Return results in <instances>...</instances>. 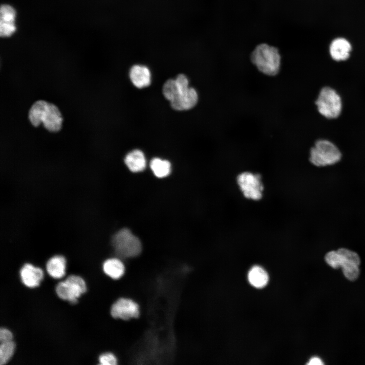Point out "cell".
I'll use <instances>...</instances> for the list:
<instances>
[{
    "mask_svg": "<svg viewBox=\"0 0 365 365\" xmlns=\"http://www.w3.org/2000/svg\"><path fill=\"white\" fill-rule=\"evenodd\" d=\"M28 119L33 126L43 124L47 130L52 132L59 131L63 122L59 108L55 104L42 100L35 101L31 105Z\"/></svg>",
    "mask_w": 365,
    "mask_h": 365,
    "instance_id": "6da1fadb",
    "label": "cell"
},
{
    "mask_svg": "<svg viewBox=\"0 0 365 365\" xmlns=\"http://www.w3.org/2000/svg\"><path fill=\"white\" fill-rule=\"evenodd\" d=\"M99 362L102 365H115L117 363V360L113 354L105 353L99 356Z\"/></svg>",
    "mask_w": 365,
    "mask_h": 365,
    "instance_id": "cb8c5ba5",
    "label": "cell"
},
{
    "mask_svg": "<svg viewBox=\"0 0 365 365\" xmlns=\"http://www.w3.org/2000/svg\"><path fill=\"white\" fill-rule=\"evenodd\" d=\"M342 154L338 147L326 139L317 140L310 150L309 161L313 165H332L340 161Z\"/></svg>",
    "mask_w": 365,
    "mask_h": 365,
    "instance_id": "3957f363",
    "label": "cell"
},
{
    "mask_svg": "<svg viewBox=\"0 0 365 365\" xmlns=\"http://www.w3.org/2000/svg\"><path fill=\"white\" fill-rule=\"evenodd\" d=\"M104 272L113 279H117L123 275L125 267L122 262L117 258L106 260L103 264Z\"/></svg>",
    "mask_w": 365,
    "mask_h": 365,
    "instance_id": "2e32d148",
    "label": "cell"
},
{
    "mask_svg": "<svg viewBox=\"0 0 365 365\" xmlns=\"http://www.w3.org/2000/svg\"><path fill=\"white\" fill-rule=\"evenodd\" d=\"M308 364H318L321 365L323 364V363L322 362V360L321 359L318 357H312L310 360H309V362L307 363Z\"/></svg>",
    "mask_w": 365,
    "mask_h": 365,
    "instance_id": "4316f807",
    "label": "cell"
},
{
    "mask_svg": "<svg viewBox=\"0 0 365 365\" xmlns=\"http://www.w3.org/2000/svg\"><path fill=\"white\" fill-rule=\"evenodd\" d=\"M249 283L257 288L264 287L268 281V275L266 271L259 266H254L251 268L248 274Z\"/></svg>",
    "mask_w": 365,
    "mask_h": 365,
    "instance_id": "e0dca14e",
    "label": "cell"
},
{
    "mask_svg": "<svg viewBox=\"0 0 365 365\" xmlns=\"http://www.w3.org/2000/svg\"><path fill=\"white\" fill-rule=\"evenodd\" d=\"M22 282L27 287L33 288L39 285L44 276L41 269L30 264H25L20 271Z\"/></svg>",
    "mask_w": 365,
    "mask_h": 365,
    "instance_id": "8fae6325",
    "label": "cell"
},
{
    "mask_svg": "<svg viewBox=\"0 0 365 365\" xmlns=\"http://www.w3.org/2000/svg\"><path fill=\"white\" fill-rule=\"evenodd\" d=\"M198 95L196 90L189 87L181 92L176 98L170 101L171 107L176 111H181L190 110L197 103Z\"/></svg>",
    "mask_w": 365,
    "mask_h": 365,
    "instance_id": "30bf717a",
    "label": "cell"
},
{
    "mask_svg": "<svg viewBox=\"0 0 365 365\" xmlns=\"http://www.w3.org/2000/svg\"><path fill=\"white\" fill-rule=\"evenodd\" d=\"M66 261L61 256H55L50 259L46 264L48 273L54 278H62L65 273Z\"/></svg>",
    "mask_w": 365,
    "mask_h": 365,
    "instance_id": "9a60e30c",
    "label": "cell"
},
{
    "mask_svg": "<svg viewBox=\"0 0 365 365\" xmlns=\"http://www.w3.org/2000/svg\"><path fill=\"white\" fill-rule=\"evenodd\" d=\"M351 50V44L344 38L334 40L330 47V55L332 58L337 61L347 60L350 56Z\"/></svg>",
    "mask_w": 365,
    "mask_h": 365,
    "instance_id": "4fadbf2b",
    "label": "cell"
},
{
    "mask_svg": "<svg viewBox=\"0 0 365 365\" xmlns=\"http://www.w3.org/2000/svg\"><path fill=\"white\" fill-rule=\"evenodd\" d=\"M112 244L115 252L121 258L137 256L141 251L139 239L128 229H123L114 235Z\"/></svg>",
    "mask_w": 365,
    "mask_h": 365,
    "instance_id": "5b68a950",
    "label": "cell"
},
{
    "mask_svg": "<svg viewBox=\"0 0 365 365\" xmlns=\"http://www.w3.org/2000/svg\"><path fill=\"white\" fill-rule=\"evenodd\" d=\"M162 92L165 98L170 102L176 98L180 91L175 79H169L164 84Z\"/></svg>",
    "mask_w": 365,
    "mask_h": 365,
    "instance_id": "d6986e66",
    "label": "cell"
},
{
    "mask_svg": "<svg viewBox=\"0 0 365 365\" xmlns=\"http://www.w3.org/2000/svg\"><path fill=\"white\" fill-rule=\"evenodd\" d=\"M251 61L263 74L273 77L279 72L281 56L278 50L267 44L258 45L252 51Z\"/></svg>",
    "mask_w": 365,
    "mask_h": 365,
    "instance_id": "7a4b0ae2",
    "label": "cell"
},
{
    "mask_svg": "<svg viewBox=\"0 0 365 365\" xmlns=\"http://www.w3.org/2000/svg\"><path fill=\"white\" fill-rule=\"evenodd\" d=\"M13 339V335L10 331L6 328H1L0 329V342H5L12 341Z\"/></svg>",
    "mask_w": 365,
    "mask_h": 365,
    "instance_id": "484cf974",
    "label": "cell"
},
{
    "mask_svg": "<svg viewBox=\"0 0 365 365\" xmlns=\"http://www.w3.org/2000/svg\"><path fill=\"white\" fill-rule=\"evenodd\" d=\"M16 11L11 5H2L0 8V35L11 36L16 30Z\"/></svg>",
    "mask_w": 365,
    "mask_h": 365,
    "instance_id": "9c48e42d",
    "label": "cell"
},
{
    "mask_svg": "<svg viewBox=\"0 0 365 365\" xmlns=\"http://www.w3.org/2000/svg\"><path fill=\"white\" fill-rule=\"evenodd\" d=\"M150 167L155 175L159 178L165 177L171 172L170 163L159 158H154L151 160Z\"/></svg>",
    "mask_w": 365,
    "mask_h": 365,
    "instance_id": "ac0fdd59",
    "label": "cell"
},
{
    "mask_svg": "<svg viewBox=\"0 0 365 365\" xmlns=\"http://www.w3.org/2000/svg\"><path fill=\"white\" fill-rule=\"evenodd\" d=\"M86 291V285L80 276L70 275L65 281L60 282L56 287L57 296L71 304H76L78 298Z\"/></svg>",
    "mask_w": 365,
    "mask_h": 365,
    "instance_id": "8992f818",
    "label": "cell"
},
{
    "mask_svg": "<svg viewBox=\"0 0 365 365\" xmlns=\"http://www.w3.org/2000/svg\"><path fill=\"white\" fill-rule=\"evenodd\" d=\"M237 181L245 198L258 200L262 197L263 185L260 174L244 172L238 176Z\"/></svg>",
    "mask_w": 365,
    "mask_h": 365,
    "instance_id": "52a82bcc",
    "label": "cell"
},
{
    "mask_svg": "<svg viewBox=\"0 0 365 365\" xmlns=\"http://www.w3.org/2000/svg\"><path fill=\"white\" fill-rule=\"evenodd\" d=\"M338 253L346 261L353 263L358 266L360 263L359 257L354 251L345 248H340L337 250Z\"/></svg>",
    "mask_w": 365,
    "mask_h": 365,
    "instance_id": "603a6c76",
    "label": "cell"
},
{
    "mask_svg": "<svg viewBox=\"0 0 365 365\" xmlns=\"http://www.w3.org/2000/svg\"><path fill=\"white\" fill-rule=\"evenodd\" d=\"M175 80L178 86L181 93L186 91L190 87L189 80L187 76H186L185 75H178L176 77Z\"/></svg>",
    "mask_w": 365,
    "mask_h": 365,
    "instance_id": "d4e9b609",
    "label": "cell"
},
{
    "mask_svg": "<svg viewBox=\"0 0 365 365\" xmlns=\"http://www.w3.org/2000/svg\"><path fill=\"white\" fill-rule=\"evenodd\" d=\"M315 103L319 114L327 119L337 118L342 111V100L340 94L330 86L323 87L320 90Z\"/></svg>",
    "mask_w": 365,
    "mask_h": 365,
    "instance_id": "277c9868",
    "label": "cell"
},
{
    "mask_svg": "<svg viewBox=\"0 0 365 365\" xmlns=\"http://www.w3.org/2000/svg\"><path fill=\"white\" fill-rule=\"evenodd\" d=\"M325 261L326 263L334 269L341 267L343 259L337 250L328 252L325 256Z\"/></svg>",
    "mask_w": 365,
    "mask_h": 365,
    "instance_id": "7402d4cb",
    "label": "cell"
},
{
    "mask_svg": "<svg viewBox=\"0 0 365 365\" xmlns=\"http://www.w3.org/2000/svg\"><path fill=\"white\" fill-rule=\"evenodd\" d=\"M15 349V344L12 340L1 343L0 364H6L12 356Z\"/></svg>",
    "mask_w": 365,
    "mask_h": 365,
    "instance_id": "ffe728a7",
    "label": "cell"
},
{
    "mask_svg": "<svg viewBox=\"0 0 365 365\" xmlns=\"http://www.w3.org/2000/svg\"><path fill=\"white\" fill-rule=\"evenodd\" d=\"M111 314L115 318L124 320L136 318L139 314V307L137 303L130 299L121 298L112 305Z\"/></svg>",
    "mask_w": 365,
    "mask_h": 365,
    "instance_id": "ba28073f",
    "label": "cell"
},
{
    "mask_svg": "<svg viewBox=\"0 0 365 365\" xmlns=\"http://www.w3.org/2000/svg\"><path fill=\"white\" fill-rule=\"evenodd\" d=\"M129 77L132 84L137 88H145L151 84V71L145 65H133L130 69Z\"/></svg>",
    "mask_w": 365,
    "mask_h": 365,
    "instance_id": "7c38bea8",
    "label": "cell"
},
{
    "mask_svg": "<svg viewBox=\"0 0 365 365\" xmlns=\"http://www.w3.org/2000/svg\"><path fill=\"white\" fill-rule=\"evenodd\" d=\"M124 162L128 169L133 172L143 171L146 166V159L143 152L139 150H134L128 153Z\"/></svg>",
    "mask_w": 365,
    "mask_h": 365,
    "instance_id": "5bb4252c",
    "label": "cell"
},
{
    "mask_svg": "<svg viewBox=\"0 0 365 365\" xmlns=\"http://www.w3.org/2000/svg\"><path fill=\"white\" fill-rule=\"evenodd\" d=\"M342 259L343 262L341 267L342 268L344 276L351 281L356 280L359 274L358 266L353 263L345 260L343 258Z\"/></svg>",
    "mask_w": 365,
    "mask_h": 365,
    "instance_id": "44dd1931",
    "label": "cell"
}]
</instances>
